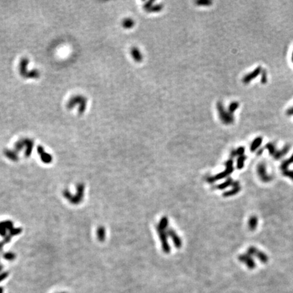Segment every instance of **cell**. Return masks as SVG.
<instances>
[{
    "mask_svg": "<svg viewBox=\"0 0 293 293\" xmlns=\"http://www.w3.org/2000/svg\"><path fill=\"white\" fill-rule=\"evenodd\" d=\"M77 193L73 195L68 189H65L63 192V195L64 198H65L67 200L73 204H78L82 201L83 198V194H84V189L85 187L83 183H78L77 185Z\"/></svg>",
    "mask_w": 293,
    "mask_h": 293,
    "instance_id": "cell-1",
    "label": "cell"
},
{
    "mask_svg": "<svg viewBox=\"0 0 293 293\" xmlns=\"http://www.w3.org/2000/svg\"><path fill=\"white\" fill-rule=\"evenodd\" d=\"M290 150V146L289 145H286L282 150L280 151H276V153L274 154V156L273 157H274L275 160H280L281 157L283 156H284L286 153H287Z\"/></svg>",
    "mask_w": 293,
    "mask_h": 293,
    "instance_id": "cell-14",
    "label": "cell"
},
{
    "mask_svg": "<svg viewBox=\"0 0 293 293\" xmlns=\"http://www.w3.org/2000/svg\"><path fill=\"white\" fill-rule=\"evenodd\" d=\"M286 114L288 115H293V107L288 109L287 111H286Z\"/></svg>",
    "mask_w": 293,
    "mask_h": 293,
    "instance_id": "cell-33",
    "label": "cell"
},
{
    "mask_svg": "<svg viewBox=\"0 0 293 293\" xmlns=\"http://www.w3.org/2000/svg\"><path fill=\"white\" fill-rule=\"evenodd\" d=\"M96 236H97L98 240L100 241H103L105 239V236H106V232H105V229L104 227L100 226L97 230H96Z\"/></svg>",
    "mask_w": 293,
    "mask_h": 293,
    "instance_id": "cell-18",
    "label": "cell"
},
{
    "mask_svg": "<svg viewBox=\"0 0 293 293\" xmlns=\"http://www.w3.org/2000/svg\"><path fill=\"white\" fill-rule=\"evenodd\" d=\"M282 173H283V175H284V176H286L288 177V178L291 179L292 180V181H293V170H286V171L282 172Z\"/></svg>",
    "mask_w": 293,
    "mask_h": 293,
    "instance_id": "cell-30",
    "label": "cell"
},
{
    "mask_svg": "<svg viewBox=\"0 0 293 293\" xmlns=\"http://www.w3.org/2000/svg\"><path fill=\"white\" fill-rule=\"evenodd\" d=\"M244 152H245V148L244 147H240L239 148H237L236 150H233L231 151L230 153V157L231 158H234V157H236L237 156H243Z\"/></svg>",
    "mask_w": 293,
    "mask_h": 293,
    "instance_id": "cell-20",
    "label": "cell"
},
{
    "mask_svg": "<svg viewBox=\"0 0 293 293\" xmlns=\"http://www.w3.org/2000/svg\"><path fill=\"white\" fill-rule=\"evenodd\" d=\"M292 62H293V52H292Z\"/></svg>",
    "mask_w": 293,
    "mask_h": 293,
    "instance_id": "cell-38",
    "label": "cell"
},
{
    "mask_svg": "<svg viewBox=\"0 0 293 293\" xmlns=\"http://www.w3.org/2000/svg\"><path fill=\"white\" fill-rule=\"evenodd\" d=\"M22 231V229L21 227H18V228H14L13 227L11 230L9 231V234L12 237H13L14 236H17V235H19Z\"/></svg>",
    "mask_w": 293,
    "mask_h": 293,
    "instance_id": "cell-27",
    "label": "cell"
},
{
    "mask_svg": "<svg viewBox=\"0 0 293 293\" xmlns=\"http://www.w3.org/2000/svg\"><path fill=\"white\" fill-rule=\"evenodd\" d=\"M234 182L235 181H233L232 179L231 178V177H229V178H227V179H226V181H225L224 183H221V184L217 186V188L218 189H221V190L225 189L227 188L228 187L233 186Z\"/></svg>",
    "mask_w": 293,
    "mask_h": 293,
    "instance_id": "cell-17",
    "label": "cell"
},
{
    "mask_svg": "<svg viewBox=\"0 0 293 293\" xmlns=\"http://www.w3.org/2000/svg\"><path fill=\"white\" fill-rule=\"evenodd\" d=\"M158 226H160L161 228L164 229H166L167 228H168V218L166 217H163L159 223Z\"/></svg>",
    "mask_w": 293,
    "mask_h": 293,
    "instance_id": "cell-23",
    "label": "cell"
},
{
    "mask_svg": "<svg viewBox=\"0 0 293 293\" xmlns=\"http://www.w3.org/2000/svg\"><path fill=\"white\" fill-rule=\"evenodd\" d=\"M257 173L260 179L264 183H268L272 181V176L268 175L267 172L266 165L263 162L260 163L257 166Z\"/></svg>",
    "mask_w": 293,
    "mask_h": 293,
    "instance_id": "cell-6",
    "label": "cell"
},
{
    "mask_svg": "<svg viewBox=\"0 0 293 293\" xmlns=\"http://www.w3.org/2000/svg\"><path fill=\"white\" fill-rule=\"evenodd\" d=\"M262 141H263V138L261 137L256 138L253 141V143H251L250 148V151H252V152L255 151L259 147L260 145H261Z\"/></svg>",
    "mask_w": 293,
    "mask_h": 293,
    "instance_id": "cell-16",
    "label": "cell"
},
{
    "mask_svg": "<svg viewBox=\"0 0 293 293\" xmlns=\"http://www.w3.org/2000/svg\"><path fill=\"white\" fill-rule=\"evenodd\" d=\"M37 153L40 154L41 160L42 161L44 164H50L52 162V156H51L50 154L46 153L44 150V148L41 145L37 146Z\"/></svg>",
    "mask_w": 293,
    "mask_h": 293,
    "instance_id": "cell-9",
    "label": "cell"
},
{
    "mask_svg": "<svg viewBox=\"0 0 293 293\" xmlns=\"http://www.w3.org/2000/svg\"><path fill=\"white\" fill-rule=\"evenodd\" d=\"M62 293H65V292H62Z\"/></svg>",
    "mask_w": 293,
    "mask_h": 293,
    "instance_id": "cell-39",
    "label": "cell"
},
{
    "mask_svg": "<svg viewBox=\"0 0 293 293\" xmlns=\"http://www.w3.org/2000/svg\"><path fill=\"white\" fill-rule=\"evenodd\" d=\"M6 231H7V229H6V228L5 227L4 223H3V221L0 222V236L2 237H5L7 236V234H6Z\"/></svg>",
    "mask_w": 293,
    "mask_h": 293,
    "instance_id": "cell-28",
    "label": "cell"
},
{
    "mask_svg": "<svg viewBox=\"0 0 293 293\" xmlns=\"http://www.w3.org/2000/svg\"><path fill=\"white\" fill-rule=\"evenodd\" d=\"M262 71V68L260 67H258L257 68L254 69L253 71L251 73L247 74L242 79V82L244 83H250L252 80L254 78H256L257 76H258L259 74L261 73Z\"/></svg>",
    "mask_w": 293,
    "mask_h": 293,
    "instance_id": "cell-10",
    "label": "cell"
},
{
    "mask_svg": "<svg viewBox=\"0 0 293 293\" xmlns=\"http://www.w3.org/2000/svg\"><path fill=\"white\" fill-rule=\"evenodd\" d=\"M4 292V290H3L2 287H0V293H3Z\"/></svg>",
    "mask_w": 293,
    "mask_h": 293,
    "instance_id": "cell-36",
    "label": "cell"
},
{
    "mask_svg": "<svg viewBox=\"0 0 293 293\" xmlns=\"http://www.w3.org/2000/svg\"><path fill=\"white\" fill-rule=\"evenodd\" d=\"M238 259L240 262L245 264L250 269H253L256 267V263L254 261L252 256L248 254H242L238 256Z\"/></svg>",
    "mask_w": 293,
    "mask_h": 293,
    "instance_id": "cell-7",
    "label": "cell"
},
{
    "mask_svg": "<svg viewBox=\"0 0 293 293\" xmlns=\"http://www.w3.org/2000/svg\"><path fill=\"white\" fill-rule=\"evenodd\" d=\"M246 160V156H239L237 160V168L238 170H241L244 168V162Z\"/></svg>",
    "mask_w": 293,
    "mask_h": 293,
    "instance_id": "cell-22",
    "label": "cell"
},
{
    "mask_svg": "<svg viewBox=\"0 0 293 293\" xmlns=\"http://www.w3.org/2000/svg\"><path fill=\"white\" fill-rule=\"evenodd\" d=\"M33 141L29 139V138H25V147H26V151H25V156L27 157H29L31 154L32 150L33 148Z\"/></svg>",
    "mask_w": 293,
    "mask_h": 293,
    "instance_id": "cell-12",
    "label": "cell"
},
{
    "mask_svg": "<svg viewBox=\"0 0 293 293\" xmlns=\"http://www.w3.org/2000/svg\"><path fill=\"white\" fill-rule=\"evenodd\" d=\"M265 148L266 149L269 151V154L271 156H274V154L276 153V147L274 145H273V143H267L266 145H265Z\"/></svg>",
    "mask_w": 293,
    "mask_h": 293,
    "instance_id": "cell-25",
    "label": "cell"
},
{
    "mask_svg": "<svg viewBox=\"0 0 293 293\" xmlns=\"http://www.w3.org/2000/svg\"><path fill=\"white\" fill-rule=\"evenodd\" d=\"M8 275H9V273L7 272L2 273L1 274H0V282H2L3 280H4L6 278H7Z\"/></svg>",
    "mask_w": 293,
    "mask_h": 293,
    "instance_id": "cell-31",
    "label": "cell"
},
{
    "mask_svg": "<svg viewBox=\"0 0 293 293\" xmlns=\"http://www.w3.org/2000/svg\"><path fill=\"white\" fill-rule=\"evenodd\" d=\"M225 167L226 168L224 170L223 172H221L220 173L217 174V175L212 176H209L207 178V181L210 183H214L215 181H218V180H221L222 179H224L225 177L228 176L230 174L232 173L234 170L233 168V162L232 160H227L225 164Z\"/></svg>",
    "mask_w": 293,
    "mask_h": 293,
    "instance_id": "cell-2",
    "label": "cell"
},
{
    "mask_svg": "<svg viewBox=\"0 0 293 293\" xmlns=\"http://www.w3.org/2000/svg\"><path fill=\"white\" fill-rule=\"evenodd\" d=\"M168 236H170L172 238V240L174 242V244L177 249H180L182 246V240L180 237L177 235L176 231L173 230L171 228H168V230L166 231Z\"/></svg>",
    "mask_w": 293,
    "mask_h": 293,
    "instance_id": "cell-8",
    "label": "cell"
},
{
    "mask_svg": "<svg viewBox=\"0 0 293 293\" xmlns=\"http://www.w3.org/2000/svg\"><path fill=\"white\" fill-rule=\"evenodd\" d=\"M267 81V71L265 70H262L261 71V78H260V82L262 83H266Z\"/></svg>",
    "mask_w": 293,
    "mask_h": 293,
    "instance_id": "cell-29",
    "label": "cell"
},
{
    "mask_svg": "<svg viewBox=\"0 0 293 293\" xmlns=\"http://www.w3.org/2000/svg\"><path fill=\"white\" fill-rule=\"evenodd\" d=\"M217 108H218V112H219L220 118L223 123L226 124H229L233 123L234 121V118L233 117V115L225 110L223 105H222L221 102H218V103Z\"/></svg>",
    "mask_w": 293,
    "mask_h": 293,
    "instance_id": "cell-4",
    "label": "cell"
},
{
    "mask_svg": "<svg viewBox=\"0 0 293 293\" xmlns=\"http://www.w3.org/2000/svg\"><path fill=\"white\" fill-rule=\"evenodd\" d=\"M240 105L237 102H233L229 106V113L231 114H232L233 113L236 111V109L239 107Z\"/></svg>",
    "mask_w": 293,
    "mask_h": 293,
    "instance_id": "cell-26",
    "label": "cell"
},
{
    "mask_svg": "<svg viewBox=\"0 0 293 293\" xmlns=\"http://www.w3.org/2000/svg\"><path fill=\"white\" fill-rule=\"evenodd\" d=\"M16 257H17L16 254L12 252H8L3 254V258L9 260V261H12V260H14L16 259Z\"/></svg>",
    "mask_w": 293,
    "mask_h": 293,
    "instance_id": "cell-24",
    "label": "cell"
},
{
    "mask_svg": "<svg viewBox=\"0 0 293 293\" xmlns=\"http://www.w3.org/2000/svg\"><path fill=\"white\" fill-rule=\"evenodd\" d=\"M5 245V243L4 242V241H0V252H2V250H3V247H4V246Z\"/></svg>",
    "mask_w": 293,
    "mask_h": 293,
    "instance_id": "cell-34",
    "label": "cell"
},
{
    "mask_svg": "<svg viewBox=\"0 0 293 293\" xmlns=\"http://www.w3.org/2000/svg\"><path fill=\"white\" fill-rule=\"evenodd\" d=\"M156 230L159 236L161 243H162L163 251L165 253H169L170 252V246L168 241V235H167L166 229H164L158 225H157Z\"/></svg>",
    "mask_w": 293,
    "mask_h": 293,
    "instance_id": "cell-3",
    "label": "cell"
},
{
    "mask_svg": "<svg viewBox=\"0 0 293 293\" xmlns=\"http://www.w3.org/2000/svg\"><path fill=\"white\" fill-rule=\"evenodd\" d=\"M12 237L10 236V235L8 234V235H7V236L4 237V240H3V241H4V242L5 243V244H8V243L10 242V241H11Z\"/></svg>",
    "mask_w": 293,
    "mask_h": 293,
    "instance_id": "cell-32",
    "label": "cell"
},
{
    "mask_svg": "<svg viewBox=\"0 0 293 293\" xmlns=\"http://www.w3.org/2000/svg\"><path fill=\"white\" fill-rule=\"evenodd\" d=\"M233 188L231 189L229 191H225L223 194V196L225 198L227 197H231V196H233L237 194L241 190V187L240 185V182L238 181H235L233 183V185L232 186Z\"/></svg>",
    "mask_w": 293,
    "mask_h": 293,
    "instance_id": "cell-11",
    "label": "cell"
},
{
    "mask_svg": "<svg viewBox=\"0 0 293 293\" xmlns=\"http://www.w3.org/2000/svg\"><path fill=\"white\" fill-rule=\"evenodd\" d=\"M4 155L10 160L14 161V162H17V161L18 160V153L16 152L14 150L12 151L10 149H6L4 150Z\"/></svg>",
    "mask_w": 293,
    "mask_h": 293,
    "instance_id": "cell-13",
    "label": "cell"
},
{
    "mask_svg": "<svg viewBox=\"0 0 293 293\" xmlns=\"http://www.w3.org/2000/svg\"><path fill=\"white\" fill-rule=\"evenodd\" d=\"M2 269H3V265H0V272H1Z\"/></svg>",
    "mask_w": 293,
    "mask_h": 293,
    "instance_id": "cell-37",
    "label": "cell"
},
{
    "mask_svg": "<svg viewBox=\"0 0 293 293\" xmlns=\"http://www.w3.org/2000/svg\"><path fill=\"white\" fill-rule=\"evenodd\" d=\"M263 149H260V150L259 151V152H258V155H260V154H261V153H263Z\"/></svg>",
    "mask_w": 293,
    "mask_h": 293,
    "instance_id": "cell-35",
    "label": "cell"
},
{
    "mask_svg": "<svg viewBox=\"0 0 293 293\" xmlns=\"http://www.w3.org/2000/svg\"><path fill=\"white\" fill-rule=\"evenodd\" d=\"M248 254L250 256H254L258 259L260 262L263 263H267L268 262L269 258L266 254L264 253L262 251H260L256 248L254 246H251L247 250Z\"/></svg>",
    "mask_w": 293,
    "mask_h": 293,
    "instance_id": "cell-5",
    "label": "cell"
},
{
    "mask_svg": "<svg viewBox=\"0 0 293 293\" xmlns=\"http://www.w3.org/2000/svg\"><path fill=\"white\" fill-rule=\"evenodd\" d=\"M293 163V154L291 156V157H289L288 160H286L284 161L281 164V166H280V168H281L282 172L286 171V170H288V167Z\"/></svg>",
    "mask_w": 293,
    "mask_h": 293,
    "instance_id": "cell-19",
    "label": "cell"
},
{
    "mask_svg": "<svg viewBox=\"0 0 293 293\" xmlns=\"http://www.w3.org/2000/svg\"><path fill=\"white\" fill-rule=\"evenodd\" d=\"M258 225V218L256 216H252L249 220V228L250 231H254Z\"/></svg>",
    "mask_w": 293,
    "mask_h": 293,
    "instance_id": "cell-15",
    "label": "cell"
},
{
    "mask_svg": "<svg viewBox=\"0 0 293 293\" xmlns=\"http://www.w3.org/2000/svg\"><path fill=\"white\" fill-rule=\"evenodd\" d=\"M25 147V138L24 139H21L14 145V151L18 153L19 151H21Z\"/></svg>",
    "mask_w": 293,
    "mask_h": 293,
    "instance_id": "cell-21",
    "label": "cell"
}]
</instances>
